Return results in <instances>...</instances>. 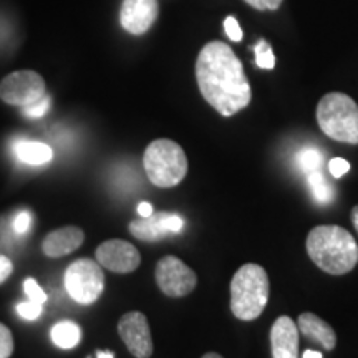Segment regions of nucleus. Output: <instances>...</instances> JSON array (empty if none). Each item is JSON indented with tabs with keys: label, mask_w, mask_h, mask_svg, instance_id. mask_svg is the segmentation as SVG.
<instances>
[{
	"label": "nucleus",
	"mask_w": 358,
	"mask_h": 358,
	"mask_svg": "<svg viewBox=\"0 0 358 358\" xmlns=\"http://www.w3.org/2000/svg\"><path fill=\"white\" fill-rule=\"evenodd\" d=\"M196 80L204 100L222 116L239 113L252 98L243 64L224 42L204 45L196 60Z\"/></svg>",
	"instance_id": "1"
},
{
	"label": "nucleus",
	"mask_w": 358,
	"mask_h": 358,
	"mask_svg": "<svg viewBox=\"0 0 358 358\" xmlns=\"http://www.w3.org/2000/svg\"><path fill=\"white\" fill-rule=\"evenodd\" d=\"M308 257L330 275L352 272L358 264V244L350 232L340 226H317L308 232Z\"/></svg>",
	"instance_id": "2"
},
{
	"label": "nucleus",
	"mask_w": 358,
	"mask_h": 358,
	"mask_svg": "<svg viewBox=\"0 0 358 358\" xmlns=\"http://www.w3.org/2000/svg\"><path fill=\"white\" fill-rule=\"evenodd\" d=\"M268 302V275L259 264H244L231 280V312L250 322L261 317Z\"/></svg>",
	"instance_id": "3"
},
{
	"label": "nucleus",
	"mask_w": 358,
	"mask_h": 358,
	"mask_svg": "<svg viewBox=\"0 0 358 358\" xmlns=\"http://www.w3.org/2000/svg\"><path fill=\"white\" fill-rule=\"evenodd\" d=\"M143 166L155 186L168 189L186 178L187 156L176 141L161 138L148 145L143 155Z\"/></svg>",
	"instance_id": "4"
},
{
	"label": "nucleus",
	"mask_w": 358,
	"mask_h": 358,
	"mask_svg": "<svg viewBox=\"0 0 358 358\" xmlns=\"http://www.w3.org/2000/svg\"><path fill=\"white\" fill-rule=\"evenodd\" d=\"M317 123L335 141L358 145V105L345 93H327L317 105Z\"/></svg>",
	"instance_id": "5"
},
{
	"label": "nucleus",
	"mask_w": 358,
	"mask_h": 358,
	"mask_svg": "<svg viewBox=\"0 0 358 358\" xmlns=\"http://www.w3.org/2000/svg\"><path fill=\"white\" fill-rule=\"evenodd\" d=\"M65 289L75 302L90 306L105 290V274L101 266L92 259H78L65 271Z\"/></svg>",
	"instance_id": "6"
},
{
	"label": "nucleus",
	"mask_w": 358,
	"mask_h": 358,
	"mask_svg": "<svg viewBox=\"0 0 358 358\" xmlns=\"http://www.w3.org/2000/svg\"><path fill=\"white\" fill-rule=\"evenodd\" d=\"M45 95H47L45 80L34 70L13 71L0 82V100L7 105L25 108Z\"/></svg>",
	"instance_id": "7"
},
{
	"label": "nucleus",
	"mask_w": 358,
	"mask_h": 358,
	"mask_svg": "<svg viewBox=\"0 0 358 358\" xmlns=\"http://www.w3.org/2000/svg\"><path fill=\"white\" fill-rule=\"evenodd\" d=\"M155 279L161 292L168 297L189 295L198 284L194 271L176 256H164L159 259L155 268Z\"/></svg>",
	"instance_id": "8"
},
{
	"label": "nucleus",
	"mask_w": 358,
	"mask_h": 358,
	"mask_svg": "<svg viewBox=\"0 0 358 358\" xmlns=\"http://www.w3.org/2000/svg\"><path fill=\"white\" fill-rule=\"evenodd\" d=\"M118 334L134 358H151L155 350L150 324L145 313L128 312L118 322Z\"/></svg>",
	"instance_id": "9"
},
{
	"label": "nucleus",
	"mask_w": 358,
	"mask_h": 358,
	"mask_svg": "<svg viewBox=\"0 0 358 358\" xmlns=\"http://www.w3.org/2000/svg\"><path fill=\"white\" fill-rule=\"evenodd\" d=\"M96 262L116 274H129L141 264L140 250L123 239H110L98 245L95 250Z\"/></svg>",
	"instance_id": "10"
},
{
	"label": "nucleus",
	"mask_w": 358,
	"mask_h": 358,
	"mask_svg": "<svg viewBox=\"0 0 358 358\" xmlns=\"http://www.w3.org/2000/svg\"><path fill=\"white\" fill-rule=\"evenodd\" d=\"M185 227V219L171 213H153L150 217H141L129 222V232L140 241L155 243L168 234H178Z\"/></svg>",
	"instance_id": "11"
},
{
	"label": "nucleus",
	"mask_w": 358,
	"mask_h": 358,
	"mask_svg": "<svg viewBox=\"0 0 358 358\" xmlns=\"http://www.w3.org/2000/svg\"><path fill=\"white\" fill-rule=\"evenodd\" d=\"M158 13V0H123L120 24L129 34L143 35L153 27Z\"/></svg>",
	"instance_id": "12"
},
{
	"label": "nucleus",
	"mask_w": 358,
	"mask_h": 358,
	"mask_svg": "<svg viewBox=\"0 0 358 358\" xmlns=\"http://www.w3.org/2000/svg\"><path fill=\"white\" fill-rule=\"evenodd\" d=\"M299 338L297 324L287 315L279 317L271 329L272 358H299Z\"/></svg>",
	"instance_id": "13"
},
{
	"label": "nucleus",
	"mask_w": 358,
	"mask_h": 358,
	"mask_svg": "<svg viewBox=\"0 0 358 358\" xmlns=\"http://www.w3.org/2000/svg\"><path fill=\"white\" fill-rule=\"evenodd\" d=\"M85 232L77 226H65L52 231L43 239L42 250L47 257H64L82 248Z\"/></svg>",
	"instance_id": "14"
},
{
	"label": "nucleus",
	"mask_w": 358,
	"mask_h": 358,
	"mask_svg": "<svg viewBox=\"0 0 358 358\" xmlns=\"http://www.w3.org/2000/svg\"><path fill=\"white\" fill-rule=\"evenodd\" d=\"M299 332L303 337L312 340V342L319 343V345L327 352H332L337 347V334L332 329V325H329L324 319H320L319 315L312 312H303L301 313L297 320Z\"/></svg>",
	"instance_id": "15"
},
{
	"label": "nucleus",
	"mask_w": 358,
	"mask_h": 358,
	"mask_svg": "<svg viewBox=\"0 0 358 358\" xmlns=\"http://www.w3.org/2000/svg\"><path fill=\"white\" fill-rule=\"evenodd\" d=\"M13 153L20 163L30 166H42L53 159V150L48 145L40 141L19 140L13 143Z\"/></svg>",
	"instance_id": "16"
},
{
	"label": "nucleus",
	"mask_w": 358,
	"mask_h": 358,
	"mask_svg": "<svg viewBox=\"0 0 358 358\" xmlns=\"http://www.w3.org/2000/svg\"><path fill=\"white\" fill-rule=\"evenodd\" d=\"M50 338L58 348L71 350L82 342V329L71 320H60L52 327Z\"/></svg>",
	"instance_id": "17"
},
{
	"label": "nucleus",
	"mask_w": 358,
	"mask_h": 358,
	"mask_svg": "<svg viewBox=\"0 0 358 358\" xmlns=\"http://www.w3.org/2000/svg\"><path fill=\"white\" fill-rule=\"evenodd\" d=\"M307 185L310 187L313 198L319 201L320 204H327L334 199V187L329 185L324 174L319 171L307 173Z\"/></svg>",
	"instance_id": "18"
},
{
	"label": "nucleus",
	"mask_w": 358,
	"mask_h": 358,
	"mask_svg": "<svg viewBox=\"0 0 358 358\" xmlns=\"http://www.w3.org/2000/svg\"><path fill=\"white\" fill-rule=\"evenodd\" d=\"M297 164L299 168L302 169L303 173H312V171H319L322 166V155L313 148H306L302 150L301 153L297 155Z\"/></svg>",
	"instance_id": "19"
},
{
	"label": "nucleus",
	"mask_w": 358,
	"mask_h": 358,
	"mask_svg": "<svg viewBox=\"0 0 358 358\" xmlns=\"http://www.w3.org/2000/svg\"><path fill=\"white\" fill-rule=\"evenodd\" d=\"M254 52H256V64L259 69H264V70L274 69L275 57L274 53H272L271 45H268L266 40H261V42L256 45V48H254Z\"/></svg>",
	"instance_id": "20"
},
{
	"label": "nucleus",
	"mask_w": 358,
	"mask_h": 358,
	"mask_svg": "<svg viewBox=\"0 0 358 358\" xmlns=\"http://www.w3.org/2000/svg\"><path fill=\"white\" fill-rule=\"evenodd\" d=\"M13 335L7 325L0 322V358H10L13 353Z\"/></svg>",
	"instance_id": "21"
},
{
	"label": "nucleus",
	"mask_w": 358,
	"mask_h": 358,
	"mask_svg": "<svg viewBox=\"0 0 358 358\" xmlns=\"http://www.w3.org/2000/svg\"><path fill=\"white\" fill-rule=\"evenodd\" d=\"M17 312H19V315L22 317V319L35 320V319H38L40 315H42L43 307H42V303L29 301V302L19 303V306H17Z\"/></svg>",
	"instance_id": "22"
},
{
	"label": "nucleus",
	"mask_w": 358,
	"mask_h": 358,
	"mask_svg": "<svg viewBox=\"0 0 358 358\" xmlns=\"http://www.w3.org/2000/svg\"><path fill=\"white\" fill-rule=\"evenodd\" d=\"M48 108H50V96L45 95L40 98L38 101H35L34 105L25 106L24 115L29 116V118H42V116L48 111Z\"/></svg>",
	"instance_id": "23"
},
{
	"label": "nucleus",
	"mask_w": 358,
	"mask_h": 358,
	"mask_svg": "<svg viewBox=\"0 0 358 358\" xmlns=\"http://www.w3.org/2000/svg\"><path fill=\"white\" fill-rule=\"evenodd\" d=\"M24 289H25V294L29 295V301L42 303V306L47 302V294H45L43 289L40 287L38 282H35L34 279H25Z\"/></svg>",
	"instance_id": "24"
},
{
	"label": "nucleus",
	"mask_w": 358,
	"mask_h": 358,
	"mask_svg": "<svg viewBox=\"0 0 358 358\" xmlns=\"http://www.w3.org/2000/svg\"><path fill=\"white\" fill-rule=\"evenodd\" d=\"M224 30H226L227 37L234 40V42H241V40H243V30H241L239 22H237L234 17H227V19L224 20Z\"/></svg>",
	"instance_id": "25"
},
{
	"label": "nucleus",
	"mask_w": 358,
	"mask_h": 358,
	"mask_svg": "<svg viewBox=\"0 0 358 358\" xmlns=\"http://www.w3.org/2000/svg\"><path fill=\"white\" fill-rule=\"evenodd\" d=\"M348 169H350V163H348L347 159H343V158L330 159L329 171L332 173V176H335V178L343 176V174L348 173Z\"/></svg>",
	"instance_id": "26"
},
{
	"label": "nucleus",
	"mask_w": 358,
	"mask_h": 358,
	"mask_svg": "<svg viewBox=\"0 0 358 358\" xmlns=\"http://www.w3.org/2000/svg\"><path fill=\"white\" fill-rule=\"evenodd\" d=\"M250 7L256 10H277L280 7L282 0H244Z\"/></svg>",
	"instance_id": "27"
},
{
	"label": "nucleus",
	"mask_w": 358,
	"mask_h": 358,
	"mask_svg": "<svg viewBox=\"0 0 358 358\" xmlns=\"http://www.w3.org/2000/svg\"><path fill=\"white\" fill-rule=\"evenodd\" d=\"M30 222H32V217H30V214L29 213H20L19 216L15 217V221H13V231H15L17 234H24V232L29 231Z\"/></svg>",
	"instance_id": "28"
},
{
	"label": "nucleus",
	"mask_w": 358,
	"mask_h": 358,
	"mask_svg": "<svg viewBox=\"0 0 358 358\" xmlns=\"http://www.w3.org/2000/svg\"><path fill=\"white\" fill-rule=\"evenodd\" d=\"M12 272H13L12 261L7 256H2V254H0V285H2L3 282L12 275Z\"/></svg>",
	"instance_id": "29"
},
{
	"label": "nucleus",
	"mask_w": 358,
	"mask_h": 358,
	"mask_svg": "<svg viewBox=\"0 0 358 358\" xmlns=\"http://www.w3.org/2000/svg\"><path fill=\"white\" fill-rule=\"evenodd\" d=\"M138 214L141 217H150L153 214V206L148 203V201H143V203L138 204Z\"/></svg>",
	"instance_id": "30"
},
{
	"label": "nucleus",
	"mask_w": 358,
	"mask_h": 358,
	"mask_svg": "<svg viewBox=\"0 0 358 358\" xmlns=\"http://www.w3.org/2000/svg\"><path fill=\"white\" fill-rule=\"evenodd\" d=\"M350 217H352V224H353V227H355L357 232H358V204L355 206V208L352 209Z\"/></svg>",
	"instance_id": "31"
},
{
	"label": "nucleus",
	"mask_w": 358,
	"mask_h": 358,
	"mask_svg": "<svg viewBox=\"0 0 358 358\" xmlns=\"http://www.w3.org/2000/svg\"><path fill=\"white\" fill-rule=\"evenodd\" d=\"M302 358H322V353L315 350H306Z\"/></svg>",
	"instance_id": "32"
},
{
	"label": "nucleus",
	"mask_w": 358,
	"mask_h": 358,
	"mask_svg": "<svg viewBox=\"0 0 358 358\" xmlns=\"http://www.w3.org/2000/svg\"><path fill=\"white\" fill-rule=\"evenodd\" d=\"M96 358H115V355H113V352L98 350V352H96Z\"/></svg>",
	"instance_id": "33"
},
{
	"label": "nucleus",
	"mask_w": 358,
	"mask_h": 358,
	"mask_svg": "<svg viewBox=\"0 0 358 358\" xmlns=\"http://www.w3.org/2000/svg\"><path fill=\"white\" fill-rule=\"evenodd\" d=\"M201 358H224V357L219 355V353H216V352H208V353H204Z\"/></svg>",
	"instance_id": "34"
}]
</instances>
